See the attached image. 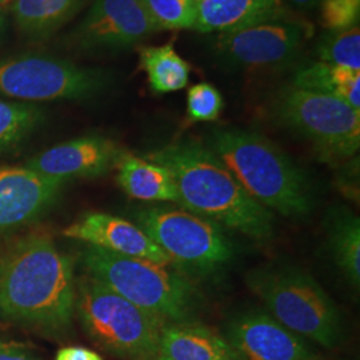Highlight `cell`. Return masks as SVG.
<instances>
[{
    "label": "cell",
    "mask_w": 360,
    "mask_h": 360,
    "mask_svg": "<svg viewBox=\"0 0 360 360\" xmlns=\"http://www.w3.org/2000/svg\"><path fill=\"white\" fill-rule=\"evenodd\" d=\"M75 296L72 260L49 235L28 233L0 248V318L65 338L72 328Z\"/></svg>",
    "instance_id": "cell-1"
},
{
    "label": "cell",
    "mask_w": 360,
    "mask_h": 360,
    "mask_svg": "<svg viewBox=\"0 0 360 360\" xmlns=\"http://www.w3.org/2000/svg\"><path fill=\"white\" fill-rule=\"evenodd\" d=\"M168 169L178 205L219 226L263 242L274 235L270 210L252 199L217 155L195 142L168 144L147 156Z\"/></svg>",
    "instance_id": "cell-2"
},
{
    "label": "cell",
    "mask_w": 360,
    "mask_h": 360,
    "mask_svg": "<svg viewBox=\"0 0 360 360\" xmlns=\"http://www.w3.org/2000/svg\"><path fill=\"white\" fill-rule=\"evenodd\" d=\"M210 146L259 205L284 217L311 211L314 198L304 172L266 136L248 129H217Z\"/></svg>",
    "instance_id": "cell-3"
},
{
    "label": "cell",
    "mask_w": 360,
    "mask_h": 360,
    "mask_svg": "<svg viewBox=\"0 0 360 360\" xmlns=\"http://www.w3.org/2000/svg\"><path fill=\"white\" fill-rule=\"evenodd\" d=\"M80 263L87 275L166 323L187 322L198 294L191 282L166 266L84 245Z\"/></svg>",
    "instance_id": "cell-4"
},
{
    "label": "cell",
    "mask_w": 360,
    "mask_h": 360,
    "mask_svg": "<svg viewBox=\"0 0 360 360\" xmlns=\"http://www.w3.org/2000/svg\"><path fill=\"white\" fill-rule=\"evenodd\" d=\"M75 315L96 347L119 360H158L167 323L90 275L77 281Z\"/></svg>",
    "instance_id": "cell-5"
},
{
    "label": "cell",
    "mask_w": 360,
    "mask_h": 360,
    "mask_svg": "<svg viewBox=\"0 0 360 360\" xmlns=\"http://www.w3.org/2000/svg\"><path fill=\"white\" fill-rule=\"evenodd\" d=\"M245 281L271 316L290 331L323 347L339 345L340 315L314 278L292 269H257Z\"/></svg>",
    "instance_id": "cell-6"
},
{
    "label": "cell",
    "mask_w": 360,
    "mask_h": 360,
    "mask_svg": "<svg viewBox=\"0 0 360 360\" xmlns=\"http://www.w3.org/2000/svg\"><path fill=\"white\" fill-rule=\"evenodd\" d=\"M274 120L309 141L326 162H342L358 154L360 111L346 102L290 84L271 104Z\"/></svg>",
    "instance_id": "cell-7"
},
{
    "label": "cell",
    "mask_w": 360,
    "mask_h": 360,
    "mask_svg": "<svg viewBox=\"0 0 360 360\" xmlns=\"http://www.w3.org/2000/svg\"><path fill=\"white\" fill-rule=\"evenodd\" d=\"M110 84L107 72L49 55L0 59V95L39 103L96 96Z\"/></svg>",
    "instance_id": "cell-8"
},
{
    "label": "cell",
    "mask_w": 360,
    "mask_h": 360,
    "mask_svg": "<svg viewBox=\"0 0 360 360\" xmlns=\"http://www.w3.org/2000/svg\"><path fill=\"white\" fill-rule=\"evenodd\" d=\"M135 218L172 263L208 272L232 257V245L221 226L184 208L148 207Z\"/></svg>",
    "instance_id": "cell-9"
},
{
    "label": "cell",
    "mask_w": 360,
    "mask_h": 360,
    "mask_svg": "<svg viewBox=\"0 0 360 360\" xmlns=\"http://www.w3.org/2000/svg\"><path fill=\"white\" fill-rule=\"evenodd\" d=\"M312 35L309 22L288 16L219 34L215 50L221 63L235 68L283 67L295 62Z\"/></svg>",
    "instance_id": "cell-10"
},
{
    "label": "cell",
    "mask_w": 360,
    "mask_h": 360,
    "mask_svg": "<svg viewBox=\"0 0 360 360\" xmlns=\"http://www.w3.org/2000/svg\"><path fill=\"white\" fill-rule=\"evenodd\" d=\"M156 31L143 0H95L71 41L84 51H119Z\"/></svg>",
    "instance_id": "cell-11"
},
{
    "label": "cell",
    "mask_w": 360,
    "mask_h": 360,
    "mask_svg": "<svg viewBox=\"0 0 360 360\" xmlns=\"http://www.w3.org/2000/svg\"><path fill=\"white\" fill-rule=\"evenodd\" d=\"M65 181L22 167H0V235L19 231L55 206Z\"/></svg>",
    "instance_id": "cell-12"
},
{
    "label": "cell",
    "mask_w": 360,
    "mask_h": 360,
    "mask_svg": "<svg viewBox=\"0 0 360 360\" xmlns=\"http://www.w3.org/2000/svg\"><path fill=\"white\" fill-rule=\"evenodd\" d=\"M224 338L239 360H312L306 339L270 314L251 311L238 315L229 324Z\"/></svg>",
    "instance_id": "cell-13"
},
{
    "label": "cell",
    "mask_w": 360,
    "mask_h": 360,
    "mask_svg": "<svg viewBox=\"0 0 360 360\" xmlns=\"http://www.w3.org/2000/svg\"><path fill=\"white\" fill-rule=\"evenodd\" d=\"M123 150L103 136H83L60 143L28 159L25 167L41 176L67 180L96 178L115 168Z\"/></svg>",
    "instance_id": "cell-14"
},
{
    "label": "cell",
    "mask_w": 360,
    "mask_h": 360,
    "mask_svg": "<svg viewBox=\"0 0 360 360\" xmlns=\"http://www.w3.org/2000/svg\"><path fill=\"white\" fill-rule=\"evenodd\" d=\"M63 235L117 255L146 259L162 266L172 263L138 224L111 214L86 212L63 230Z\"/></svg>",
    "instance_id": "cell-15"
},
{
    "label": "cell",
    "mask_w": 360,
    "mask_h": 360,
    "mask_svg": "<svg viewBox=\"0 0 360 360\" xmlns=\"http://www.w3.org/2000/svg\"><path fill=\"white\" fill-rule=\"evenodd\" d=\"M288 16L284 0H199L193 30L227 34Z\"/></svg>",
    "instance_id": "cell-16"
},
{
    "label": "cell",
    "mask_w": 360,
    "mask_h": 360,
    "mask_svg": "<svg viewBox=\"0 0 360 360\" xmlns=\"http://www.w3.org/2000/svg\"><path fill=\"white\" fill-rule=\"evenodd\" d=\"M158 360H239L227 339L200 323H167Z\"/></svg>",
    "instance_id": "cell-17"
},
{
    "label": "cell",
    "mask_w": 360,
    "mask_h": 360,
    "mask_svg": "<svg viewBox=\"0 0 360 360\" xmlns=\"http://www.w3.org/2000/svg\"><path fill=\"white\" fill-rule=\"evenodd\" d=\"M116 180L129 198L142 202L178 203V191L168 169L123 151L116 163Z\"/></svg>",
    "instance_id": "cell-18"
},
{
    "label": "cell",
    "mask_w": 360,
    "mask_h": 360,
    "mask_svg": "<svg viewBox=\"0 0 360 360\" xmlns=\"http://www.w3.org/2000/svg\"><path fill=\"white\" fill-rule=\"evenodd\" d=\"M84 0H13V22L18 30L31 39L51 37L71 20Z\"/></svg>",
    "instance_id": "cell-19"
},
{
    "label": "cell",
    "mask_w": 360,
    "mask_h": 360,
    "mask_svg": "<svg viewBox=\"0 0 360 360\" xmlns=\"http://www.w3.org/2000/svg\"><path fill=\"white\" fill-rule=\"evenodd\" d=\"M292 84L299 89L338 98L360 111V71L324 62H312L296 70Z\"/></svg>",
    "instance_id": "cell-20"
},
{
    "label": "cell",
    "mask_w": 360,
    "mask_h": 360,
    "mask_svg": "<svg viewBox=\"0 0 360 360\" xmlns=\"http://www.w3.org/2000/svg\"><path fill=\"white\" fill-rule=\"evenodd\" d=\"M139 56L150 87L156 94L179 91L188 84L191 65L180 58L172 43L160 47H143Z\"/></svg>",
    "instance_id": "cell-21"
},
{
    "label": "cell",
    "mask_w": 360,
    "mask_h": 360,
    "mask_svg": "<svg viewBox=\"0 0 360 360\" xmlns=\"http://www.w3.org/2000/svg\"><path fill=\"white\" fill-rule=\"evenodd\" d=\"M328 245L336 266L354 287L360 283V219L348 211L335 214L328 227Z\"/></svg>",
    "instance_id": "cell-22"
},
{
    "label": "cell",
    "mask_w": 360,
    "mask_h": 360,
    "mask_svg": "<svg viewBox=\"0 0 360 360\" xmlns=\"http://www.w3.org/2000/svg\"><path fill=\"white\" fill-rule=\"evenodd\" d=\"M44 120L46 111L39 104L0 99V156L22 146Z\"/></svg>",
    "instance_id": "cell-23"
},
{
    "label": "cell",
    "mask_w": 360,
    "mask_h": 360,
    "mask_svg": "<svg viewBox=\"0 0 360 360\" xmlns=\"http://www.w3.org/2000/svg\"><path fill=\"white\" fill-rule=\"evenodd\" d=\"M321 62L360 71L359 26L343 32H328L316 47Z\"/></svg>",
    "instance_id": "cell-24"
},
{
    "label": "cell",
    "mask_w": 360,
    "mask_h": 360,
    "mask_svg": "<svg viewBox=\"0 0 360 360\" xmlns=\"http://www.w3.org/2000/svg\"><path fill=\"white\" fill-rule=\"evenodd\" d=\"M199 0H143L158 31L193 28Z\"/></svg>",
    "instance_id": "cell-25"
},
{
    "label": "cell",
    "mask_w": 360,
    "mask_h": 360,
    "mask_svg": "<svg viewBox=\"0 0 360 360\" xmlns=\"http://www.w3.org/2000/svg\"><path fill=\"white\" fill-rule=\"evenodd\" d=\"M360 0H322L321 26L328 32H343L359 25Z\"/></svg>",
    "instance_id": "cell-26"
},
{
    "label": "cell",
    "mask_w": 360,
    "mask_h": 360,
    "mask_svg": "<svg viewBox=\"0 0 360 360\" xmlns=\"http://www.w3.org/2000/svg\"><path fill=\"white\" fill-rule=\"evenodd\" d=\"M223 107L221 94L210 83H199L188 90L187 114L193 122L217 120Z\"/></svg>",
    "instance_id": "cell-27"
},
{
    "label": "cell",
    "mask_w": 360,
    "mask_h": 360,
    "mask_svg": "<svg viewBox=\"0 0 360 360\" xmlns=\"http://www.w3.org/2000/svg\"><path fill=\"white\" fill-rule=\"evenodd\" d=\"M0 360H40L26 346L0 340Z\"/></svg>",
    "instance_id": "cell-28"
},
{
    "label": "cell",
    "mask_w": 360,
    "mask_h": 360,
    "mask_svg": "<svg viewBox=\"0 0 360 360\" xmlns=\"http://www.w3.org/2000/svg\"><path fill=\"white\" fill-rule=\"evenodd\" d=\"M55 360H103V358L89 348L63 347L58 351Z\"/></svg>",
    "instance_id": "cell-29"
},
{
    "label": "cell",
    "mask_w": 360,
    "mask_h": 360,
    "mask_svg": "<svg viewBox=\"0 0 360 360\" xmlns=\"http://www.w3.org/2000/svg\"><path fill=\"white\" fill-rule=\"evenodd\" d=\"M285 1V0H284ZM292 7H295L300 11H309L314 10L316 7H319V4L322 3V0H287Z\"/></svg>",
    "instance_id": "cell-30"
},
{
    "label": "cell",
    "mask_w": 360,
    "mask_h": 360,
    "mask_svg": "<svg viewBox=\"0 0 360 360\" xmlns=\"http://www.w3.org/2000/svg\"><path fill=\"white\" fill-rule=\"evenodd\" d=\"M3 25H4V15H3L1 7H0V31H1V28H3Z\"/></svg>",
    "instance_id": "cell-31"
},
{
    "label": "cell",
    "mask_w": 360,
    "mask_h": 360,
    "mask_svg": "<svg viewBox=\"0 0 360 360\" xmlns=\"http://www.w3.org/2000/svg\"><path fill=\"white\" fill-rule=\"evenodd\" d=\"M10 3V0H0V7L3 8L4 6H7Z\"/></svg>",
    "instance_id": "cell-32"
}]
</instances>
